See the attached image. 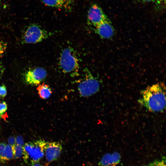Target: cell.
I'll use <instances>...</instances> for the list:
<instances>
[{"label": "cell", "instance_id": "2e32d148", "mask_svg": "<svg viewBox=\"0 0 166 166\" xmlns=\"http://www.w3.org/2000/svg\"><path fill=\"white\" fill-rule=\"evenodd\" d=\"M7 105L4 101H0V119L7 110Z\"/></svg>", "mask_w": 166, "mask_h": 166}, {"label": "cell", "instance_id": "5b68a950", "mask_svg": "<svg viewBox=\"0 0 166 166\" xmlns=\"http://www.w3.org/2000/svg\"><path fill=\"white\" fill-rule=\"evenodd\" d=\"M85 77L78 84V89L80 95L83 97L91 96L97 92L100 88V84L88 70Z\"/></svg>", "mask_w": 166, "mask_h": 166}, {"label": "cell", "instance_id": "ffe728a7", "mask_svg": "<svg viewBox=\"0 0 166 166\" xmlns=\"http://www.w3.org/2000/svg\"><path fill=\"white\" fill-rule=\"evenodd\" d=\"M8 144L11 146L16 144V138L13 136L10 137L8 139Z\"/></svg>", "mask_w": 166, "mask_h": 166}, {"label": "cell", "instance_id": "4fadbf2b", "mask_svg": "<svg viewBox=\"0 0 166 166\" xmlns=\"http://www.w3.org/2000/svg\"><path fill=\"white\" fill-rule=\"evenodd\" d=\"M37 90L40 97L44 99L49 98L52 93V90L50 87L44 83L39 85L37 88Z\"/></svg>", "mask_w": 166, "mask_h": 166}, {"label": "cell", "instance_id": "603a6c76", "mask_svg": "<svg viewBox=\"0 0 166 166\" xmlns=\"http://www.w3.org/2000/svg\"><path fill=\"white\" fill-rule=\"evenodd\" d=\"M141 1L144 2H151L153 0H140Z\"/></svg>", "mask_w": 166, "mask_h": 166}, {"label": "cell", "instance_id": "9c48e42d", "mask_svg": "<svg viewBox=\"0 0 166 166\" xmlns=\"http://www.w3.org/2000/svg\"><path fill=\"white\" fill-rule=\"evenodd\" d=\"M121 158L118 152L106 153L101 158L98 166H121Z\"/></svg>", "mask_w": 166, "mask_h": 166}, {"label": "cell", "instance_id": "ac0fdd59", "mask_svg": "<svg viewBox=\"0 0 166 166\" xmlns=\"http://www.w3.org/2000/svg\"><path fill=\"white\" fill-rule=\"evenodd\" d=\"M7 91L6 86L4 85H0V97H5Z\"/></svg>", "mask_w": 166, "mask_h": 166}, {"label": "cell", "instance_id": "52a82bcc", "mask_svg": "<svg viewBox=\"0 0 166 166\" xmlns=\"http://www.w3.org/2000/svg\"><path fill=\"white\" fill-rule=\"evenodd\" d=\"M47 72L42 67H36L30 69L26 71L24 74V79L25 82L31 85L39 84L46 77Z\"/></svg>", "mask_w": 166, "mask_h": 166}, {"label": "cell", "instance_id": "30bf717a", "mask_svg": "<svg viewBox=\"0 0 166 166\" xmlns=\"http://www.w3.org/2000/svg\"><path fill=\"white\" fill-rule=\"evenodd\" d=\"M95 31L102 38H111L114 33V28L109 19L105 21L95 27Z\"/></svg>", "mask_w": 166, "mask_h": 166}, {"label": "cell", "instance_id": "3957f363", "mask_svg": "<svg viewBox=\"0 0 166 166\" xmlns=\"http://www.w3.org/2000/svg\"><path fill=\"white\" fill-rule=\"evenodd\" d=\"M59 65L65 73H72L77 69L78 61L73 49L68 47L63 50L59 58Z\"/></svg>", "mask_w": 166, "mask_h": 166}, {"label": "cell", "instance_id": "7a4b0ae2", "mask_svg": "<svg viewBox=\"0 0 166 166\" xmlns=\"http://www.w3.org/2000/svg\"><path fill=\"white\" fill-rule=\"evenodd\" d=\"M47 143L44 140H39L25 144L23 147L22 156L25 161L30 160L32 164L38 163L45 154Z\"/></svg>", "mask_w": 166, "mask_h": 166}, {"label": "cell", "instance_id": "7402d4cb", "mask_svg": "<svg viewBox=\"0 0 166 166\" xmlns=\"http://www.w3.org/2000/svg\"><path fill=\"white\" fill-rule=\"evenodd\" d=\"M31 166H43L42 165L38 163H35L32 164Z\"/></svg>", "mask_w": 166, "mask_h": 166}, {"label": "cell", "instance_id": "44dd1931", "mask_svg": "<svg viewBox=\"0 0 166 166\" xmlns=\"http://www.w3.org/2000/svg\"><path fill=\"white\" fill-rule=\"evenodd\" d=\"M156 1V2L158 4H160L163 2H164V3H165L166 0H155Z\"/></svg>", "mask_w": 166, "mask_h": 166}, {"label": "cell", "instance_id": "5bb4252c", "mask_svg": "<svg viewBox=\"0 0 166 166\" xmlns=\"http://www.w3.org/2000/svg\"><path fill=\"white\" fill-rule=\"evenodd\" d=\"M12 147L14 159H18L22 156L23 146L16 144Z\"/></svg>", "mask_w": 166, "mask_h": 166}, {"label": "cell", "instance_id": "9a60e30c", "mask_svg": "<svg viewBox=\"0 0 166 166\" xmlns=\"http://www.w3.org/2000/svg\"><path fill=\"white\" fill-rule=\"evenodd\" d=\"M165 158L164 157L150 164L148 166H165Z\"/></svg>", "mask_w": 166, "mask_h": 166}, {"label": "cell", "instance_id": "7c38bea8", "mask_svg": "<svg viewBox=\"0 0 166 166\" xmlns=\"http://www.w3.org/2000/svg\"><path fill=\"white\" fill-rule=\"evenodd\" d=\"M14 159L12 146L4 142L0 143V163H3Z\"/></svg>", "mask_w": 166, "mask_h": 166}, {"label": "cell", "instance_id": "e0dca14e", "mask_svg": "<svg viewBox=\"0 0 166 166\" xmlns=\"http://www.w3.org/2000/svg\"><path fill=\"white\" fill-rule=\"evenodd\" d=\"M7 47V43L5 42L0 41V57L6 51Z\"/></svg>", "mask_w": 166, "mask_h": 166}, {"label": "cell", "instance_id": "d6986e66", "mask_svg": "<svg viewBox=\"0 0 166 166\" xmlns=\"http://www.w3.org/2000/svg\"><path fill=\"white\" fill-rule=\"evenodd\" d=\"M16 144L23 147L24 145L23 139L21 136H17L16 138Z\"/></svg>", "mask_w": 166, "mask_h": 166}, {"label": "cell", "instance_id": "8992f818", "mask_svg": "<svg viewBox=\"0 0 166 166\" xmlns=\"http://www.w3.org/2000/svg\"><path fill=\"white\" fill-rule=\"evenodd\" d=\"M109 19L101 8L96 4H92L87 14L88 24L96 27L102 22Z\"/></svg>", "mask_w": 166, "mask_h": 166}, {"label": "cell", "instance_id": "8fae6325", "mask_svg": "<svg viewBox=\"0 0 166 166\" xmlns=\"http://www.w3.org/2000/svg\"><path fill=\"white\" fill-rule=\"evenodd\" d=\"M43 3L48 6L70 11L73 8L72 0H42Z\"/></svg>", "mask_w": 166, "mask_h": 166}, {"label": "cell", "instance_id": "6da1fadb", "mask_svg": "<svg viewBox=\"0 0 166 166\" xmlns=\"http://www.w3.org/2000/svg\"><path fill=\"white\" fill-rule=\"evenodd\" d=\"M166 88L162 82L148 86L141 92L139 103L148 111L163 112L165 109Z\"/></svg>", "mask_w": 166, "mask_h": 166}, {"label": "cell", "instance_id": "cb8c5ba5", "mask_svg": "<svg viewBox=\"0 0 166 166\" xmlns=\"http://www.w3.org/2000/svg\"><path fill=\"white\" fill-rule=\"evenodd\" d=\"M1 0H0V7L1 6Z\"/></svg>", "mask_w": 166, "mask_h": 166}, {"label": "cell", "instance_id": "ba28073f", "mask_svg": "<svg viewBox=\"0 0 166 166\" xmlns=\"http://www.w3.org/2000/svg\"><path fill=\"white\" fill-rule=\"evenodd\" d=\"M62 148L61 145L58 142H47L45 150L47 160L51 162L57 160L61 154Z\"/></svg>", "mask_w": 166, "mask_h": 166}, {"label": "cell", "instance_id": "277c9868", "mask_svg": "<svg viewBox=\"0 0 166 166\" xmlns=\"http://www.w3.org/2000/svg\"><path fill=\"white\" fill-rule=\"evenodd\" d=\"M47 32L40 26L32 24L25 29L21 38L23 44L36 43L40 42L48 37Z\"/></svg>", "mask_w": 166, "mask_h": 166}]
</instances>
